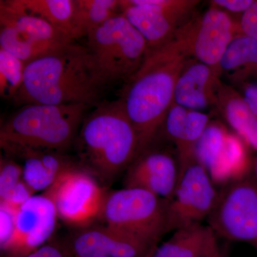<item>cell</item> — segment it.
Segmentation results:
<instances>
[{"label":"cell","mask_w":257,"mask_h":257,"mask_svg":"<svg viewBox=\"0 0 257 257\" xmlns=\"http://www.w3.org/2000/svg\"><path fill=\"white\" fill-rule=\"evenodd\" d=\"M239 25L243 34L257 41V0L241 15Z\"/></svg>","instance_id":"f546056e"},{"label":"cell","mask_w":257,"mask_h":257,"mask_svg":"<svg viewBox=\"0 0 257 257\" xmlns=\"http://www.w3.org/2000/svg\"><path fill=\"white\" fill-rule=\"evenodd\" d=\"M20 5L74 39V0H19ZM76 42V41H75Z\"/></svg>","instance_id":"cb8c5ba5"},{"label":"cell","mask_w":257,"mask_h":257,"mask_svg":"<svg viewBox=\"0 0 257 257\" xmlns=\"http://www.w3.org/2000/svg\"><path fill=\"white\" fill-rule=\"evenodd\" d=\"M246 145L222 124L209 122L196 145V160L214 184L226 185L246 178L251 165Z\"/></svg>","instance_id":"30bf717a"},{"label":"cell","mask_w":257,"mask_h":257,"mask_svg":"<svg viewBox=\"0 0 257 257\" xmlns=\"http://www.w3.org/2000/svg\"><path fill=\"white\" fill-rule=\"evenodd\" d=\"M221 80L214 69L191 59L177 79L174 103L189 110L199 111L214 106Z\"/></svg>","instance_id":"e0dca14e"},{"label":"cell","mask_w":257,"mask_h":257,"mask_svg":"<svg viewBox=\"0 0 257 257\" xmlns=\"http://www.w3.org/2000/svg\"><path fill=\"white\" fill-rule=\"evenodd\" d=\"M106 86L85 46L72 42L26 64L15 105L85 104L100 102Z\"/></svg>","instance_id":"7a4b0ae2"},{"label":"cell","mask_w":257,"mask_h":257,"mask_svg":"<svg viewBox=\"0 0 257 257\" xmlns=\"http://www.w3.org/2000/svg\"><path fill=\"white\" fill-rule=\"evenodd\" d=\"M155 248L151 257H207L219 247L214 230L198 223L175 230Z\"/></svg>","instance_id":"ffe728a7"},{"label":"cell","mask_w":257,"mask_h":257,"mask_svg":"<svg viewBox=\"0 0 257 257\" xmlns=\"http://www.w3.org/2000/svg\"><path fill=\"white\" fill-rule=\"evenodd\" d=\"M218 196L207 170L193 161L179 174L173 198L169 201L168 232L207 219Z\"/></svg>","instance_id":"8fae6325"},{"label":"cell","mask_w":257,"mask_h":257,"mask_svg":"<svg viewBox=\"0 0 257 257\" xmlns=\"http://www.w3.org/2000/svg\"><path fill=\"white\" fill-rule=\"evenodd\" d=\"M240 34L242 32L239 22L224 10L210 5L198 16L192 45L193 58L210 67L221 77L219 63L231 42Z\"/></svg>","instance_id":"9a60e30c"},{"label":"cell","mask_w":257,"mask_h":257,"mask_svg":"<svg viewBox=\"0 0 257 257\" xmlns=\"http://www.w3.org/2000/svg\"><path fill=\"white\" fill-rule=\"evenodd\" d=\"M0 23L15 27L25 36L51 50L75 42L43 19L25 10L19 0L0 1Z\"/></svg>","instance_id":"d6986e66"},{"label":"cell","mask_w":257,"mask_h":257,"mask_svg":"<svg viewBox=\"0 0 257 257\" xmlns=\"http://www.w3.org/2000/svg\"><path fill=\"white\" fill-rule=\"evenodd\" d=\"M215 107L229 126L248 146L257 150V117L241 93L221 80L216 92Z\"/></svg>","instance_id":"44dd1931"},{"label":"cell","mask_w":257,"mask_h":257,"mask_svg":"<svg viewBox=\"0 0 257 257\" xmlns=\"http://www.w3.org/2000/svg\"><path fill=\"white\" fill-rule=\"evenodd\" d=\"M104 257H106V256H104Z\"/></svg>","instance_id":"e575fe53"},{"label":"cell","mask_w":257,"mask_h":257,"mask_svg":"<svg viewBox=\"0 0 257 257\" xmlns=\"http://www.w3.org/2000/svg\"><path fill=\"white\" fill-rule=\"evenodd\" d=\"M85 104H28L1 125L0 147L17 146L64 153L75 142Z\"/></svg>","instance_id":"277c9868"},{"label":"cell","mask_w":257,"mask_h":257,"mask_svg":"<svg viewBox=\"0 0 257 257\" xmlns=\"http://www.w3.org/2000/svg\"><path fill=\"white\" fill-rule=\"evenodd\" d=\"M17 211L0 205V245L1 248L9 242L14 234Z\"/></svg>","instance_id":"83f0119b"},{"label":"cell","mask_w":257,"mask_h":257,"mask_svg":"<svg viewBox=\"0 0 257 257\" xmlns=\"http://www.w3.org/2000/svg\"><path fill=\"white\" fill-rule=\"evenodd\" d=\"M1 150L22 165L24 182L35 194L45 192L64 171L78 164L60 152L17 146H3Z\"/></svg>","instance_id":"2e32d148"},{"label":"cell","mask_w":257,"mask_h":257,"mask_svg":"<svg viewBox=\"0 0 257 257\" xmlns=\"http://www.w3.org/2000/svg\"><path fill=\"white\" fill-rule=\"evenodd\" d=\"M86 39V48L106 87L127 82L147 56L143 35L121 14L93 30Z\"/></svg>","instance_id":"5b68a950"},{"label":"cell","mask_w":257,"mask_h":257,"mask_svg":"<svg viewBox=\"0 0 257 257\" xmlns=\"http://www.w3.org/2000/svg\"><path fill=\"white\" fill-rule=\"evenodd\" d=\"M207 257H229V250L227 247L224 246V247H219L217 249L215 250L214 252L211 253L209 256Z\"/></svg>","instance_id":"d6a6232c"},{"label":"cell","mask_w":257,"mask_h":257,"mask_svg":"<svg viewBox=\"0 0 257 257\" xmlns=\"http://www.w3.org/2000/svg\"><path fill=\"white\" fill-rule=\"evenodd\" d=\"M94 106L84 116L74 145L79 165L106 183L138 156L139 140L121 98Z\"/></svg>","instance_id":"3957f363"},{"label":"cell","mask_w":257,"mask_h":257,"mask_svg":"<svg viewBox=\"0 0 257 257\" xmlns=\"http://www.w3.org/2000/svg\"><path fill=\"white\" fill-rule=\"evenodd\" d=\"M254 169H255V173H256V176L257 177V159H256V164H255Z\"/></svg>","instance_id":"836d02e7"},{"label":"cell","mask_w":257,"mask_h":257,"mask_svg":"<svg viewBox=\"0 0 257 257\" xmlns=\"http://www.w3.org/2000/svg\"><path fill=\"white\" fill-rule=\"evenodd\" d=\"M198 0H120L121 14L143 35L147 55L170 42L196 15Z\"/></svg>","instance_id":"52a82bcc"},{"label":"cell","mask_w":257,"mask_h":257,"mask_svg":"<svg viewBox=\"0 0 257 257\" xmlns=\"http://www.w3.org/2000/svg\"><path fill=\"white\" fill-rule=\"evenodd\" d=\"M179 177V166L169 152L151 146L136 157L125 171L124 188L148 191L170 201Z\"/></svg>","instance_id":"5bb4252c"},{"label":"cell","mask_w":257,"mask_h":257,"mask_svg":"<svg viewBox=\"0 0 257 257\" xmlns=\"http://www.w3.org/2000/svg\"><path fill=\"white\" fill-rule=\"evenodd\" d=\"M241 95L253 114L257 117V84L244 83L240 85Z\"/></svg>","instance_id":"1f68e13d"},{"label":"cell","mask_w":257,"mask_h":257,"mask_svg":"<svg viewBox=\"0 0 257 257\" xmlns=\"http://www.w3.org/2000/svg\"><path fill=\"white\" fill-rule=\"evenodd\" d=\"M33 195L35 194L23 179L10 192L6 199L0 202V205L5 206L12 210L18 211L22 205Z\"/></svg>","instance_id":"4316f807"},{"label":"cell","mask_w":257,"mask_h":257,"mask_svg":"<svg viewBox=\"0 0 257 257\" xmlns=\"http://www.w3.org/2000/svg\"><path fill=\"white\" fill-rule=\"evenodd\" d=\"M26 64L0 48V95L12 100L21 87Z\"/></svg>","instance_id":"d4e9b609"},{"label":"cell","mask_w":257,"mask_h":257,"mask_svg":"<svg viewBox=\"0 0 257 257\" xmlns=\"http://www.w3.org/2000/svg\"><path fill=\"white\" fill-rule=\"evenodd\" d=\"M254 0H213L210 5L216 7L226 13H244L251 6Z\"/></svg>","instance_id":"4dcf8cb0"},{"label":"cell","mask_w":257,"mask_h":257,"mask_svg":"<svg viewBox=\"0 0 257 257\" xmlns=\"http://www.w3.org/2000/svg\"><path fill=\"white\" fill-rule=\"evenodd\" d=\"M208 225L218 236L244 241L257 249V184L248 178L224 185Z\"/></svg>","instance_id":"9c48e42d"},{"label":"cell","mask_w":257,"mask_h":257,"mask_svg":"<svg viewBox=\"0 0 257 257\" xmlns=\"http://www.w3.org/2000/svg\"><path fill=\"white\" fill-rule=\"evenodd\" d=\"M198 15L170 42L147 55L136 73L125 83L121 98L138 134V155L151 147L174 103L177 79L191 59Z\"/></svg>","instance_id":"6da1fadb"},{"label":"cell","mask_w":257,"mask_h":257,"mask_svg":"<svg viewBox=\"0 0 257 257\" xmlns=\"http://www.w3.org/2000/svg\"><path fill=\"white\" fill-rule=\"evenodd\" d=\"M23 179V167L13 157L1 154L0 159V202Z\"/></svg>","instance_id":"484cf974"},{"label":"cell","mask_w":257,"mask_h":257,"mask_svg":"<svg viewBox=\"0 0 257 257\" xmlns=\"http://www.w3.org/2000/svg\"><path fill=\"white\" fill-rule=\"evenodd\" d=\"M43 193L55 204L58 218L78 229L100 217L106 194L99 181L79 163L64 171Z\"/></svg>","instance_id":"ba28073f"},{"label":"cell","mask_w":257,"mask_h":257,"mask_svg":"<svg viewBox=\"0 0 257 257\" xmlns=\"http://www.w3.org/2000/svg\"><path fill=\"white\" fill-rule=\"evenodd\" d=\"M209 122V115L202 111L189 110L175 103L171 106L161 130L165 128L167 138L175 144L179 175L196 160V145Z\"/></svg>","instance_id":"ac0fdd59"},{"label":"cell","mask_w":257,"mask_h":257,"mask_svg":"<svg viewBox=\"0 0 257 257\" xmlns=\"http://www.w3.org/2000/svg\"><path fill=\"white\" fill-rule=\"evenodd\" d=\"M25 257H74L68 243L47 242Z\"/></svg>","instance_id":"f1b7e54d"},{"label":"cell","mask_w":257,"mask_h":257,"mask_svg":"<svg viewBox=\"0 0 257 257\" xmlns=\"http://www.w3.org/2000/svg\"><path fill=\"white\" fill-rule=\"evenodd\" d=\"M74 39L86 37L110 19L121 15L120 0H74Z\"/></svg>","instance_id":"603a6c76"},{"label":"cell","mask_w":257,"mask_h":257,"mask_svg":"<svg viewBox=\"0 0 257 257\" xmlns=\"http://www.w3.org/2000/svg\"><path fill=\"white\" fill-rule=\"evenodd\" d=\"M221 77L230 84L241 85L257 77V41L244 34L237 35L225 52L220 63Z\"/></svg>","instance_id":"7402d4cb"},{"label":"cell","mask_w":257,"mask_h":257,"mask_svg":"<svg viewBox=\"0 0 257 257\" xmlns=\"http://www.w3.org/2000/svg\"><path fill=\"white\" fill-rule=\"evenodd\" d=\"M67 243L74 257H151L157 246L107 224L79 228Z\"/></svg>","instance_id":"4fadbf2b"},{"label":"cell","mask_w":257,"mask_h":257,"mask_svg":"<svg viewBox=\"0 0 257 257\" xmlns=\"http://www.w3.org/2000/svg\"><path fill=\"white\" fill-rule=\"evenodd\" d=\"M55 204L42 193L32 196L17 211L14 234L1 249L8 257H25L48 241L55 229Z\"/></svg>","instance_id":"7c38bea8"},{"label":"cell","mask_w":257,"mask_h":257,"mask_svg":"<svg viewBox=\"0 0 257 257\" xmlns=\"http://www.w3.org/2000/svg\"><path fill=\"white\" fill-rule=\"evenodd\" d=\"M169 200L138 188L106 193L101 217L106 224L158 245L168 233Z\"/></svg>","instance_id":"8992f818"}]
</instances>
